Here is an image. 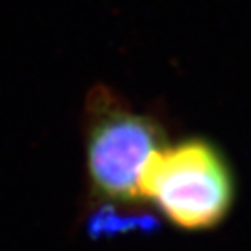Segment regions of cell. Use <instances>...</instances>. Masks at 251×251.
<instances>
[{"label":"cell","instance_id":"obj_1","mask_svg":"<svg viewBox=\"0 0 251 251\" xmlns=\"http://www.w3.org/2000/svg\"><path fill=\"white\" fill-rule=\"evenodd\" d=\"M140 197L176 228L211 230L232 211L234 171L225 153L206 138L166 141L141 171Z\"/></svg>","mask_w":251,"mask_h":251},{"label":"cell","instance_id":"obj_2","mask_svg":"<svg viewBox=\"0 0 251 251\" xmlns=\"http://www.w3.org/2000/svg\"><path fill=\"white\" fill-rule=\"evenodd\" d=\"M164 126L106 86L91 89L84 106V155L91 192L100 202L138 206L140 176L166 143Z\"/></svg>","mask_w":251,"mask_h":251}]
</instances>
